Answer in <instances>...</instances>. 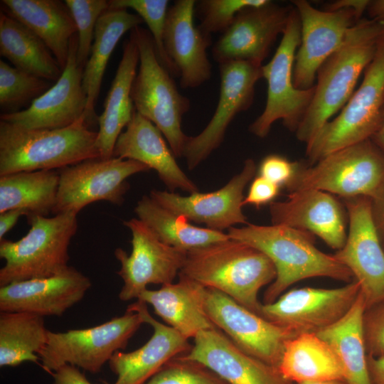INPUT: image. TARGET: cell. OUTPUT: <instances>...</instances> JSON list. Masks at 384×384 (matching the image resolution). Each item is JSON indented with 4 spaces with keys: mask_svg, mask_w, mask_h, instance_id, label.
Returning <instances> with one entry per match:
<instances>
[{
    "mask_svg": "<svg viewBox=\"0 0 384 384\" xmlns=\"http://www.w3.org/2000/svg\"><path fill=\"white\" fill-rule=\"evenodd\" d=\"M230 239L247 244L266 255L274 265L276 278L264 294L265 304L274 302L293 284L309 278L329 277L351 282L353 274L334 256L315 246L312 233L283 225L247 224L231 227Z\"/></svg>",
    "mask_w": 384,
    "mask_h": 384,
    "instance_id": "cell-1",
    "label": "cell"
},
{
    "mask_svg": "<svg viewBox=\"0 0 384 384\" xmlns=\"http://www.w3.org/2000/svg\"><path fill=\"white\" fill-rule=\"evenodd\" d=\"M383 33L384 23L373 19L361 18L349 29L341 45L317 72L312 100L295 132L299 141L309 143L344 107Z\"/></svg>",
    "mask_w": 384,
    "mask_h": 384,
    "instance_id": "cell-2",
    "label": "cell"
},
{
    "mask_svg": "<svg viewBox=\"0 0 384 384\" xmlns=\"http://www.w3.org/2000/svg\"><path fill=\"white\" fill-rule=\"evenodd\" d=\"M276 274L274 264L262 252L230 238L188 251L178 274L259 315L262 304L258 293Z\"/></svg>",
    "mask_w": 384,
    "mask_h": 384,
    "instance_id": "cell-3",
    "label": "cell"
},
{
    "mask_svg": "<svg viewBox=\"0 0 384 384\" xmlns=\"http://www.w3.org/2000/svg\"><path fill=\"white\" fill-rule=\"evenodd\" d=\"M97 132L85 116L60 129H28L0 121V176L21 171L59 170L100 158Z\"/></svg>",
    "mask_w": 384,
    "mask_h": 384,
    "instance_id": "cell-4",
    "label": "cell"
},
{
    "mask_svg": "<svg viewBox=\"0 0 384 384\" xmlns=\"http://www.w3.org/2000/svg\"><path fill=\"white\" fill-rule=\"evenodd\" d=\"M78 214L65 212L53 217L27 216L31 228L16 241L0 240V287L32 279L48 277L66 270L68 247L78 230Z\"/></svg>",
    "mask_w": 384,
    "mask_h": 384,
    "instance_id": "cell-5",
    "label": "cell"
},
{
    "mask_svg": "<svg viewBox=\"0 0 384 384\" xmlns=\"http://www.w3.org/2000/svg\"><path fill=\"white\" fill-rule=\"evenodd\" d=\"M130 31L139 54V71L131 90L135 110L159 128L175 157H181L188 137L182 130V117L190 100L179 92L161 63L149 31L139 26Z\"/></svg>",
    "mask_w": 384,
    "mask_h": 384,
    "instance_id": "cell-6",
    "label": "cell"
},
{
    "mask_svg": "<svg viewBox=\"0 0 384 384\" xmlns=\"http://www.w3.org/2000/svg\"><path fill=\"white\" fill-rule=\"evenodd\" d=\"M364 78L339 114L329 121L306 144L309 164L339 149L370 139L384 110V33Z\"/></svg>",
    "mask_w": 384,
    "mask_h": 384,
    "instance_id": "cell-7",
    "label": "cell"
},
{
    "mask_svg": "<svg viewBox=\"0 0 384 384\" xmlns=\"http://www.w3.org/2000/svg\"><path fill=\"white\" fill-rule=\"evenodd\" d=\"M384 185V155L371 139L332 152L313 164L299 162L289 193L316 189L343 198H373Z\"/></svg>",
    "mask_w": 384,
    "mask_h": 384,
    "instance_id": "cell-8",
    "label": "cell"
},
{
    "mask_svg": "<svg viewBox=\"0 0 384 384\" xmlns=\"http://www.w3.org/2000/svg\"><path fill=\"white\" fill-rule=\"evenodd\" d=\"M144 324L141 316L127 310L120 316L100 325L65 332L48 331L46 343L39 353L41 366L53 372L70 364L91 373H99Z\"/></svg>",
    "mask_w": 384,
    "mask_h": 384,
    "instance_id": "cell-9",
    "label": "cell"
},
{
    "mask_svg": "<svg viewBox=\"0 0 384 384\" xmlns=\"http://www.w3.org/2000/svg\"><path fill=\"white\" fill-rule=\"evenodd\" d=\"M300 41V20L294 6L277 50L272 60L262 66V78L267 82V102L262 114L249 127L250 132L258 137H267L277 120H282L286 128L295 132L311 104L314 86L300 90L293 82Z\"/></svg>",
    "mask_w": 384,
    "mask_h": 384,
    "instance_id": "cell-10",
    "label": "cell"
},
{
    "mask_svg": "<svg viewBox=\"0 0 384 384\" xmlns=\"http://www.w3.org/2000/svg\"><path fill=\"white\" fill-rule=\"evenodd\" d=\"M145 164L112 156L87 159L58 170L59 184L54 215L78 213L87 205L104 201L121 205L129 188L127 179L147 171Z\"/></svg>",
    "mask_w": 384,
    "mask_h": 384,
    "instance_id": "cell-11",
    "label": "cell"
},
{
    "mask_svg": "<svg viewBox=\"0 0 384 384\" xmlns=\"http://www.w3.org/2000/svg\"><path fill=\"white\" fill-rule=\"evenodd\" d=\"M132 233V252L129 255L118 247L114 256L120 263L117 274L123 281L119 293L122 302L139 299L149 284L173 283L179 274L187 252L162 242L139 218L123 221Z\"/></svg>",
    "mask_w": 384,
    "mask_h": 384,
    "instance_id": "cell-12",
    "label": "cell"
},
{
    "mask_svg": "<svg viewBox=\"0 0 384 384\" xmlns=\"http://www.w3.org/2000/svg\"><path fill=\"white\" fill-rule=\"evenodd\" d=\"M359 294L360 287L355 279L332 289H294L272 303L262 304L260 316L297 335L316 334L341 319Z\"/></svg>",
    "mask_w": 384,
    "mask_h": 384,
    "instance_id": "cell-13",
    "label": "cell"
},
{
    "mask_svg": "<svg viewBox=\"0 0 384 384\" xmlns=\"http://www.w3.org/2000/svg\"><path fill=\"white\" fill-rule=\"evenodd\" d=\"M204 305L214 326L238 347L278 369L287 342L297 334L213 289L206 288Z\"/></svg>",
    "mask_w": 384,
    "mask_h": 384,
    "instance_id": "cell-14",
    "label": "cell"
},
{
    "mask_svg": "<svg viewBox=\"0 0 384 384\" xmlns=\"http://www.w3.org/2000/svg\"><path fill=\"white\" fill-rule=\"evenodd\" d=\"M348 229L343 247L334 256L348 268L359 284L367 308L384 300V248L366 196L343 198Z\"/></svg>",
    "mask_w": 384,
    "mask_h": 384,
    "instance_id": "cell-15",
    "label": "cell"
},
{
    "mask_svg": "<svg viewBox=\"0 0 384 384\" xmlns=\"http://www.w3.org/2000/svg\"><path fill=\"white\" fill-rule=\"evenodd\" d=\"M262 66L247 61L219 64L220 92L214 114L199 134L188 137L185 145L183 156L190 170L220 146L235 115L250 107L255 85L262 78Z\"/></svg>",
    "mask_w": 384,
    "mask_h": 384,
    "instance_id": "cell-16",
    "label": "cell"
},
{
    "mask_svg": "<svg viewBox=\"0 0 384 384\" xmlns=\"http://www.w3.org/2000/svg\"><path fill=\"white\" fill-rule=\"evenodd\" d=\"M301 25L293 82L297 89L314 86L316 74L326 60L343 43L349 29L361 19L352 9L329 11L314 8L305 0L293 1Z\"/></svg>",
    "mask_w": 384,
    "mask_h": 384,
    "instance_id": "cell-17",
    "label": "cell"
},
{
    "mask_svg": "<svg viewBox=\"0 0 384 384\" xmlns=\"http://www.w3.org/2000/svg\"><path fill=\"white\" fill-rule=\"evenodd\" d=\"M294 6L269 1L240 11L212 48L218 64L247 61L262 65L279 34L287 27Z\"/></svg>",
    "mask_w": 384,
    "mask_h": 384,
    "instance_id": "cell-18",
    "label": "cell"
},
{
    "mask_svg": "<svg viewBox=\"0 0 384 384\" xmlns=\"http://www.w3.org/2000/svg\"><path fill=\"white\" fill-rule=\"evenodd\" d=\"M78 33L70 41L65 68L54 85L24 110L1 114L2 121L28 129H60L85 116L87 94L82 86L83 70L77 63Z\"/></svg>",
    "mask_w": 384,
    "mask_h": 384,
    "instance_id": "cell-19",
    "label": "cell"
},
{
    "mask_svg": "<svg viewBox=\"0 0 384 384\" xmlns=\"http://www.w3.org/2000/svg\"><path fill=\"white\" fill-rule=\"evenodd\" d=\"M256 165L247 159L242 171L220 189L198 191L183 196L172 191L152 190L150 197L165 208L186 217L189 221L204 223L212 230L222 231L235 224L247 223L242 208L243 191L254 178Z\"/></svg>",
    "mask_w": 384,
    "mask_h": 384,
    "instance_id": "cell-20",
    "label": "cell"
},
{
    "mask_svg": "<svg viewBox=\"0 0 384 384\" xmlns=\"http://www.w3.org/2000/svg\"><path fill=\"white\" fill-rule=\"evenodd\" d=\"M287 197L270 204L272 224L308 231L336 251L343 247L348 235L344 204L331 193L316 189L296 191Z\"/></svg>",
    "mask_w": 384,
    "mask_h": 384,
    "instance_id": "cell-21",
    "label": "cell"
},
{
    "mask_svg": "<svg viewBox=\"0 0 384 384\" xmlns=\"http://www.w3.org/2000/svg\"><path fill=\"white\" fill-rule=\"evenodd\" d=\"M91 285L88 277L69 266L51 277L0 287V311L60 316L80 302Z\"/></svg>",
    "mask_w": 384,
    "mask_h": 384,
    "instance_id": "cell-22",
    "label": "cell"
},
{
    "mask_svg": "<svg viewBox=\"0 0 384 384\" xmlns=\"http://www.w3.org/2000/svg\"><path fill=\"white\" fill-rule=\"evenodd\" d=\"M180 356L198 362L228 384H292L277 368L246 353L215 328L201 331Z\"/></svg>",
    "mask_w": 384,
    "mask_h": 384,
    "instance_id": "cell-23",
    "label": "cell"
},
{
    "mask_svg": "<svg viewBox=\"0 0 384 384\" xmlns=\"http://www.w3.org/2000/svg\"><path fill=\"white\" fill-rule=\"evenodd\" d=\"M194 0H178L168 9L164 46L181 78L183 88H195L208 80L211 64L206 49L211 43L210 35L193 22Z\"/></svg>",
    "mask_w": 384,
    "mask_h": 384,
    "instance_id": "cell-24",
    "label": "cell"
},
{
    "mask_svg": "<svg viewBox=\"0 0 384 384\" xmlns=\"http://www.w3.org/2000/svg\"><path fill=\"white\" fill-rule=\"evenodd\" d=\"M127 309L137 312L144 324L150 325L154 332L147 342L137 350L117 351L108 362L109 366L117 376L114 384H144L166 363L187 353L191 346L188 339L153 318L146 303L137 300Z\"/></svg>",
    "mask_w": 384,
    "mask_h": 384,
    "instance_id": "cell-25",
    "label": "cell"
},
{
    "mask_svg": "<svg viewBox=\"0 0 384 384\" xmlns=\"http://www.w3.org/2000/svg\"><path fill=\"white\" fill-rule=\"evenodd\" d=\"M113 156L137 161L155 170L171 191L177 188L191 193L198 191L178 165L161 132L136 110L116 141Z\"/></svg>",
    "mask_w": 384,
    "mask_h": 384,
    "instance_id": "cell-26",
    "label": "cell"
},
{
    "mask_svg": "<svg viewBox=\"0 0 384 384\" xmlns=\"http://www.w3.org/2000/svg\"><path fill=\"white\" fill-rule=\"evenodd\" d=\"M176 283L146 289L137 300L150 304L156 315L187 339L203 331L216 328L204 305L206 287L184 276Z\"/></svg>",
    "mask_w": 384,
    "mask_h": 384,
    "instance_id": "cell-27",
    "label": "cell"
},
{
    "mask_svg": "<svg viewBox=\"0 0 384 384\" xmlns=\"http://www.w3.org/2000/svg\"><path fill=\"white\" fill-rule=\"evenodd\" d=\"M1 11L23 23L51 51L62 70L65 68L77 27L66 4L58 0H1Z\"/></svg>",
    "mask_w": 384,
    "mask_h": 384,
    "instance_id": "cell-28",
    "label": "cell"
},
{
    "mask_svg": "<svg viewBox=\"0 0 384 384\" xmlns=\"http://www.w3.org/2000/svg\"><path fill=\"white\" fill-rule=\"evenodd\" d=\"M139 61L138 47L130 34L124 42L121 60L105 98L103 112L97 118L96 146L101 159L113 156L116 141L135 112L131 90Z\"/></svg>",
    "mask_w": 384,
    "mask_h": 384,
    "instance_id": "cell-29",
    "label": "cell"
},
{
    "mask_svg": "<svg viewBox=\"0 0 384 384\" xmlns=\"http://www.w3.org/2000/svg\"><path fill=\"white\" fill-rule=\"evenodd\" d=\"M142 23L139 15L123 9L109 8L99 18L82 74V86L87 94L85 115L90 127L97 122L95 107L110 57L122 36Z\"/></svg>",
    "mask_w": 384,
    "mask_h": 384,
    "instance_id": "cell-30",
    "label": "cell"
},
{
    "mask_svg": "<svg viewBox=\"0 0 384 384\" xmlns=\"http://www.w3.org/2000/svg\"><path fill=\"white\" fill-rule=\"evenodd\" d=\"M366 308L360 292L353 306L341 319L316 333L337 357L346 384H371L363 331Z\"/></svg>",
    "mask_w": 384,
    "mask_h": 384,
    "instance_id": "cell-31",
    "label": "cell"
},
{
    "mask_svg": "<svg viewBox=\"0 0 384 384\" xmlns=\"http://www.w3.org/2000/svg\"><path fill=\"white\" fill-rule=\"evenodd\" d=\"M282 375L298 383L343 380L341 366L328 343L315 333L297 334L284 347L278 367Z\"/></svg>",
    "mask_w": 384,
    "mask_h": 384,
    "instance_id": "cell-32",
    "label": "cell"
},
{
    "mask_svg": "<svg viewBox=\"0 0 384 384\" xmlns=\"http://www.w3.org/2000/svg\"><path fill=\"white\" fill-rule=\"evenodd\" d=\"M0 54L16 68L48 81L56 82L63 73L44 42L23 23L2 11Z\"/></svg>",
    "mask_w": 384,
    "mask_h": 384,
    "instance_id": "cell-33",
    "label": "cell"
},
{
    "mask_svg": "<svg viewBox=\"0 0 384 384\" xmlns=\"http://www.w3.org/2000/svg\"><path fill=\"white\" fill-rule=\"evenodd\" d=\"M58 184V170L21 171L0 176V213L21 209L28 213L27 216H48L55 208Z\"/></svg>",
    "mask_w": 384,
    "mask_h": 384,
    "instance_id": "cell-34",
    "label": "cell"
},
{
    "mask_svg": "<svg viewBox=\"0 0 384 384\" xmlns=\"http://www.w3.org/2000/svg\"><path fill=\"white\" fill-rule=\"evenodd\" d=\"M134 211L162 242L186 252L230 238L222 231L193 225L186 217L165 208L150 196H143Z\"/></svg>",
    "mask_w": 384,
    "mask_h": 384,
    "instance_id": "cell-35",
    "label": "cell"
},
{
    "mask_svg": "<svg viewBox=\"0 0 384 384\" xmlns=\"http://www.w3.org/2000/svg\"><path fill=\"white\" fill-rule=\"evenodd\" d=\"M44 317L26 312L0 313V366L39 364L48 338Z\"/></svg>",
    "mask_w": 384,
    "mask_h": 384,
    "instance_id": "cell-36",
    "label": "cell"
},
{
    "mask_svg": "<svg viewBox=\"0 0 384 384\" xmlns=\"http://www.w3.org/2000/svg\"><path fill=\"white\" fill-rule=\"evenodd\" d=\"M48 80L34 76L4 60H0V107L1 114L19 112L20 109L46 92Z\"/></svg>",
    "mask_w": 384,
    "mask_h": 384,
    "instance_id": "cell-37",
    "label": "cell"
},
{
    "mask_svg": "<svg viewBox=\"0 0 384 384\" xmlns=\"http://www.w3.org/2000/svg\"><path fill=\"white\" fill-rule=\"evenodd\" d=\"M110 9H132L149 27L158 58L171 75L178 76V70L166 53L163 36L169 1L167 0H111Z\"/></svg>",
    "mask_w": 384,
    "mask_h": 384,
    "instance_id": "cell-38",
    "label": "cell"
},
{
    "mask_svg": "<svg viewBox=\"0 0 384 384\" xmlns=\"http://www.w3.org/2000/svg\"><path fill=\"white\" fill-rule=\"evenodd\" d=\"M78 31L77 63L85 68L91 52L97 22L110 8L105 0H65Z\"/></svg>",
    "mask_w": 384,
    "mask_h": 384,
    "instance_id": "cell-39",
    "label": "cell"
},
{
    "mask_svg": "<svg viewBox=\"0 0 384 384\" xmlns=\"http://www.w3.org/2000/svg\"><path fill=\"white\" fill-rule=\"evenodd\" d=\"M144 384H228L203 365L178 356Z\"/></svg>",
    "mask_w": 384,
    "mask_h": 384,
    "instance_id": "cell-40",
    "label": "cell"
},
{
    "mask_svg": "<svg viewBox=\"0 0 384 384\" xmlns=\"http://www.w3.org/2000/svg\"><path fill=\"white\" fill-rule=\"evenodd\" d=\"M268 0H203L198 3L201 23L205 33L225 32L238 14L247 7L259 6Z\"/></svg>",
    "mask_w": 384,
    "mask_h": 384,
    "instance_id": "cell-41",
    "label": "cell"
},
{
    "mask_svg": "<svg viewBox=\"0 0 384 384\" xmlns=\"http://www.w3.org/2000/svg\"><path fill=\"white\" fill-rule=\"evenodd\" d=\"M363 331L368 356H384V300L366 309Z\"/></svg>",
    "mask_w": 384,
    "mask_h": 384,
    "instance_id": "cell-42",
    "label": "cell"
},
{
    "mask_svg": "<svg viewBox=\"0 0 384 384\" xmlns=\"http://www.w3.org/2000/svg\"><path fill=\"white\" fill-rule=\"evenodd\" d=\"M299 162L279 154L266 156L260 162L258 174L279 186H286L292 179Z\"/></svg>",
    "mask_w": 384,
    "mask_h": 384,
    "instance_id": "cell-43",
    "label": "cell"
},
{
    "mask_svg": "<svg viewBox=\"0 0 384 384\" xmlns=\"http://www.w3.org/2000/svg\"><path fill=\"white\" fill-rule=\"evenodd\" d=\"M280 186L259 175L252 180L242 204L257 208L270 204L278 196Z\"/></svg>",
    "mask_w": 384,
    "mask_h": 384,
    "instance_id": "cell-44",
    "label": "cell"
},
{
    "mask_svg": "<svg viewBox=\"0 0 384 384\" xmlns=\"http://www.w3.org/2000/svg\"><path fill=\"white\" fill-rule=\"evenodd\" d=\"M50 384H92L85 377L79 368L65 364L53 372Z\"/></svg>",
    "mask_w": 384,
    "mask_h": 384,
    "instance_id": "cell-45",
    "label": "cell"
},
{
    "mask_svg": "<svg viewBox=\"0 0 384 384\" xmlns=\"http://www.w3.org/2000/svg\"><path fill=\"white\" fill-rule=\"evenodd\" d=\"M370 200L373 221L384 248V185Z\"/></svg>",
    "mask_w": 384,
    "mask_h": 384,
    "instance_id": "cell-46",
    "label": "cell"
},
{
    "mask_svg": "<svg viewBox=\"0 0 384 384\" xmlns=\"http://www.w3.org/2000/svg\"><path fill=\"white\" fill-rule=\"evenodd\" d=\"M28 215V213L21 209H12L0 213V240L16 224L19 218Z\"/></svg>",
    "mask_w": 384,
    "mask_h": 384,
    "instance_id": "cell-47",
    "label": "cell"
},
{
    "mask_svg": "<svg viewBox=\"0 0 384 384\" xmlns=\"http://www.w3.org/2000/svg\"><path fill=\"white\" fill-rule=\"evenodd\" d=\"M369 3L368 0H339L328 4L324 10L334 11L341 9H352L361 18L363 13L367 10Z\"/></svg>",
    "mask_w": 384,
    "mask_h": 384,
    "instance_id": "cell-48",
    "label": "cell"
},
{
    "mask_svg": "<svg viewBox=\"0 0 384 384\" xmlns=\"http://www.w3.org/2000/svg\"><path fill=\"white\" fill-rule=\"evenodd\" d=\"M368 368L371 384H384V356H368Z\"/></svg>",
    "mask_w": 384,
    "mask_h": 384,
    "instance_id": "cell-49",
    "label": "cell"
},
{
    "mask_svg": "<svg viewBox=\"0 0 384 384\" xmlns=\"http://www.w3.org/2000/svg\"><path fill=\"white\" fill-rule=\"evenodd\" d=\"M367 11L371 19L384 23V0L370 1Z\"/></svg>",
    "mask_w": 384,
    "mask_h": 384,
    "instance_id": "cell-50",
    "label": "cell"
},
{
    "mask_svg": "<svg viewBox=\"0 0 384 384\" xmlns=\"http://www.w3.org/2000/svg\"><path fill=\"white\" fill-rule=\"evenodd\" d=\"M370 139L384 155V110L380 125Z\"/></svg>",
    "mask_w": 384,
    "mask_h": 384,
    "instance_id": "cell-51",
    "label": "cell"
},
{
    "mask_svg": "<svg viewBox=\"0 0 384 384\" xmlns=\"http://www.w3.org/2000/svg\"><path fill=\"white\" fill-rule=\"evenodd\" d=\"M298 384H346L344 380H324V381H313L305 382Z\"/></svg>",
    "mask_w": 384,
    "mask_h": 384,
    "instance_id": "cell-52",
    "label": "cell"
}]
</instances>
